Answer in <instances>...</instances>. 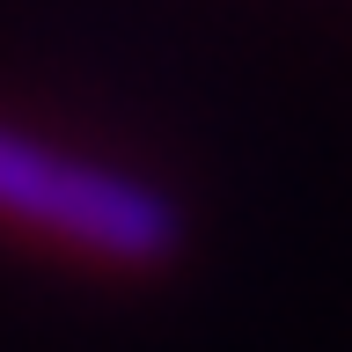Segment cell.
Segmentation results:
<instances>
[{
	"instance_id": "cell-1",
	"label": "cell",
	"mask_w": 352,
	"mask_h": 352,
	"mask_svg": "<svg viewBox=\"0 0 352 352\" xmlns=\"http://www.w3.org/2000/svg\"><path fill=\"white\" fill-rule=\"evenodd\" d=\"M0 235H22L81 272H162L184 250V220L132 169L0 118Z\"/></svg>"
}]
</instances>
